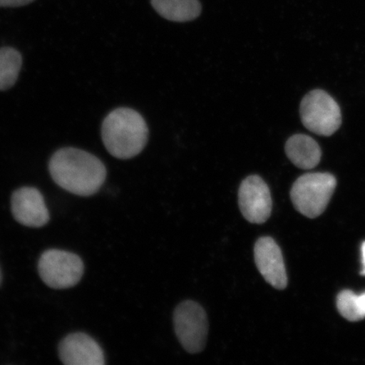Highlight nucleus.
<instances>
[{
	"label": "nucleus",
	"mask_w": 365,
	"mask_h": 365,
	"mask_svg": "<svg viewBox=\"0 0 365 365\" xmlns=\"http://www.w3.org/2000/svg\"><path fill=\"white\" fill-rule=\"evenodd\" d=\"M150 4L160 16L171 21H193L202 12L199 0H150Z\"/></svg>",
	"instance_id": "nucleus-12"
},
{
	"label": "nucleus",
	"mask_w": 365,
	"mask_h": 365,
	"mask_svg": "<svg viewBox=\"0 0 365 365\" xmlns=\"http://www.w3.org/2000/svg\"><path fill=\"white\" fill-rule=\"evenodd\" d=\"M336 307L342 317L349 322H359L364 319L360 310L358 295L350 290H344L337 296Z\"/></svg>",
	"instance_id": "nucleus-14"
},
{
	"label": "nucleus",
	"mask_w": 365,
	"mask_h": 365,
	"mask_svg": "<svg viewBox=\"0 0 365 365\" xmlns=\"http://www.w3.org/2000/svg\"><path fill=\"white\" fill-rule=\"evenodd\" d=\"M239 205L242 215L248 222L262 225L268 220L272 200L270 190L261 177L250 175L241 182Z\"/></svg>",
	"instance_id": "nucleus-7"
},
{
	"label": "nucleus",
	"mask_w": 365,
	"mask_h": 365,
	"mask_svg": "<svg viewBox=\"0 0 365 365\" xmlns=\"http://www.w3.org/2000/svg\"><path fill=\"white\" fill-rule=\"evenodd\" d=\"M1 281H2V274H1V271H0V284H1Z\"/></svg>",
	"instance_id": "nucleus-18"
},
{
	"label": "nucleus",
	"mask_w": 365,
	"mask_h": 365,
	"mask_svg": "<svg viewBox=\"0 0 365 365\" xmlns=\"http://www.w3.org/2000/svg\"><path fill=\"white\" fill-rule=\"evenodd\" d=\"M255 261L264 279L277 289L287 285L286 268L279 246L271 237L259 238L255 245Z\"/></svg>",
	"instance_id": "nucleus-9"
},
{
	"label": "nucleus",
	"mask_w": 365,
	"mask_h": 365,
	"mask_svg": "<svg viewBox=\"0 0 365 365\" xmlns=\"http://www.w3.org/2000/svg\"><path fill=\"white\" fill-rule=\"evenodd\" d=\"M50 175L62 189L91 196L102 188L107 177L104 164L94 155L77 148L59 149L50 159Z\"/></svg>",
	"instance_id": "nucleus-1"
},
{
	"label": "nucleus",
	"mask_w": 365,
	"mask_h": 365,
	"mask_svg": "<svg viewBox=\"0 0 365 365\" xmlns=\"http://www.w3.org/2000/svg\"><path fill=\"white\" fill-rule=\"evenodd\" d=\"M361 253H362V271H361V275L365 276V242H364L362 246H361Z\"/></svg>",
	"instance_id": "nucleus-17"
},
{
	"label": "nucleus",
	"mask_w": 365,
	"mask_h": 365,
	"mask_svg": "<svg viewBox=\"0 0 365 365\" xmlns=\"http://www.w3.org/2000/svg\"><path fill=\"white\" fill-rule=\"evenodd\" d=\"M11 212L20 225L42 227L49 222V212L42 193L34 187H22L13 193Z\"/></svg>",
	"instance_id": "nucleus-8"
},
{
	"label": "nucleus",
	"mask_w": 365,
	"mask_h": 365,
	"mask_svg": "<svg viewBox=\"0 0 365 365\" xmlns=\"http://www.w3.org/2000/svg\"><path fill=\"white\" fill-rule=\"evenodd\" d=\"M358 298H359L360 310H361L362 316L364 319L365 318V293L358 295Z\"/></svg>",
	"instance_id": "nucleus-16"
},
{
	"label": "nucleus",
	"mask_w": 365,
	"mask_h": 365,
	"mask_svg": "<svg viewBox=\"0 0 365 365\" xmlns=\"http://www.w3.org/2000/svg\"><path fill=\"white\" fill-rule=\"evenodd\" d=\"M336 187V180L329 173H309L300 176L290 191L297 211L316 218L325 211Z\"/></svg>",
	"instance_id": "nucleus-3"
},
{
	"label": "nucleus",
	"mask_w": 365,
	"mask_h": 365,
	"mask_svg": "<svg viewBox=\"0 0 365 365\" xmlns=\"http://www.w3.org/2000/svg\"><path fill=\"white\" fill-rule=\"evenodd\" d=\"M38 272L41 279L51 289H70L81 281L84 273V264L74 253L48 250L41 255Z\"/></svg>",
	"instance_id": "nucleus-5"
},
{
	"label": "nucleus",
	"mask_w": 365,
	"mask_h": 365,
	"mask_svg": "<svg viewBox=\"0 0 365 365\" xmlns=\"http://www.w3.org/2000/svg\"><path fill=\"white\" fill-rule=\"evenodd\" d=\"M34 1L35 0H0V7H21Z\"/></svg>",
	"instance_id": "nucleus-15"
},
{
	"label": "nucleus",
	"mask_w": 365,
	"mask_h": 365,
	"mask_svg": "<svg viewBox=\"0 0 365 365\" xmlns=\"http://www.w3.org/2000/svg\"><path fill=\"white\" fill-rule=\"evenodd\" d=\"M299 112L304 127L319 135L330 136L341 125L339 105L323 90H313L305 95Z\"/></svg>",
	"instance_id": "nucleus-4"
},
{
	"label": "nucleus",
	"mask_w": 365,
	"mask_h": 365,
	"mask_svg": "<svg viewBox=\"0 0 365 365\" xmlns=\"http://www.w3.org/2000/svg\"><path fill=\"white\" fill-rule=\"evenodd\" d=\"M285 152L287 158L301 170H312L322 158V150L312 137L304 134L291 136L287 140Z\"/></svg>",
	"instance_id": "nucleus-11"
},
{
	"label": "nucleus",
	"mask_w": 365,
	"mask_h": 365,
	"mask_svg": "<svg viewBox=\"0 0 365 365\" xmlns=\"http://www.w3.org/2000/svg\"><path fill=\"white\" fill-rule=\"evenodd\" d=\"M21 66L19 51L10 47L0 48V91L10 89L16 84Z\"/></svg>",
	"instance_id": "nucleus-13"
},
{
	"label": "nucleus",
	"mask_w": 365,
	"mask_h": 365,
	"mask_svg": "<svg viewBox=\"0 0 365 365\" xmlns=\"http://www.w3.org/2000/svg\"><path fill=\"white\" fill-rule=\"evenodd\" d=\"M102 139L113 157L130 159L143 152L148 140V127L134 109L120 108L104 118Z\"/></svg>",
	"instance_id": "nucleus-2"
},
{
	"label": "nucleus",
	"mask_w": 365,
	"mask_h": 365,
	"mask_svg": "<svg viewBox=\"0 0 365 365\" xmlns=\"http://www.w3.org/2000/svg\"><path fill=\"white\" fill-rule=\"evenodd\" d=\"M58 356L66 365H103V351L93 337L83 332L71 333L58 346Z\"/></svg>",
	"instance_id": "nucleus-10"
},
{
	"label": "nucleus",
	"mask_w": 365,
	"mask_h": 365,
	"mask_svg": "<svg viewBox=\"0 0 365 365\" xmlns=\"http://www.w3.org/2000/svg\"><path fill=\"white\" fill-rule=\"evenodd\" d=\"M173 325L178 339L187 352H202L207 344L209 325L207 313L198 303L187 300L178 305Z\"/></svg>",
	"instance_id": "nucleus-6"
}]
</instances>
